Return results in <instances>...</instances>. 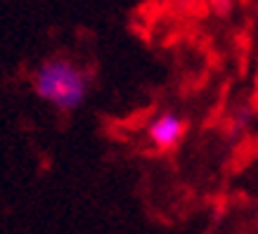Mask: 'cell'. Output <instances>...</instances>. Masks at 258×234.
Instances as JSON below:
<instances>
[{
    "label": "cell",
    "mask_w": 258,
    "mask_h": 234,
    "mask_svg": "<svg viewBox=\"0 0 258 234\" xmlns=\"http://www.w3.org/2000/svg\"><path fill=\"white\" fill-rule=\"evenodd\" d=\"M33 93L59 111H74L86 102L90 83L88 73L67 57H50L36 66L31 76Z\"/></svg>",
    "instance_id": "6da1fadb"
},
{
    "label": "cell",
    "mask_w": 258,
    "mask_h": 234,
    "mask_svg": "<svg viewBox=\"0 0 258 234\" xmlns=\"http://www.w3.org/2000/svg\"><path fill=\"white\" fill-rule=\"evenodd\" d=\"M185 130H187L185 118L173 114V111H164L147 125V137L159 151H168L175 144H180Z\"/></svg>",
    "instance_id": "7a4b0ae2"
},
{
    "label": "cell",
    "mask_w": 258,
    "mask_h": 234,
    "mask_svg": "<svg viewBox=\"0 0 258 234\" xmlns=\"http://www.w3.org/2000/svg\"><path fill=\"white\" fill-rule=\"evenodd\" d=\"M253 121V109H251L249 104H239V109L235 111V116H232V123H230V130H227V137L230 142H235L239 135L246 130Z\"/></svg>",
    "instance_id": "3957f363"
},
{
    "label": "cell",
    "mask_w": 258,
    "mask_h": 234,
    "mask_svg": "<svg viewBox=\"0 0 258 234\" xmlns=\"http://www.w3.org/2000/svg\"><path fill=\"white\" fill-rule=\"evenodd\" d=\"M213 8H216V12H220V15H227L230 8H232V0H213Z\"/></svg>",
    "instance_id": "277c9868"
}]
</instances>
